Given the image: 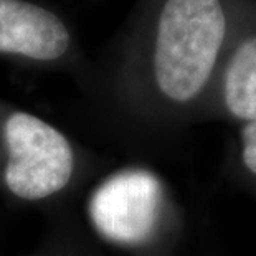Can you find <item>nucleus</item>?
<instances>
[{"mask_svg": "<svg viewBox=\"0 0 256 256\" xmlns=\"http://www.w3.org/2000/svg\"><path fill=\"white\" fill-rule=\"evenodd\" d=\"M243 162L250 170L256 174V119L250 121L242 132Z\"/></svg>", "mask_w": 256, "mask_h": 256, "instance_id": "423d86ee", "label": "nucleus"}, {"mask_svg": "<svg viewBox=\"0 0 256 256\" xmlns=\"http://www.w3.org/2000/svg\"><path fill=\"white\" fill-rule=\"evenodd\" d=\"M74 32L68 20L38 0H0V55L56 64L72 62Z\"/></svg>", "mask_w": 256, "mask_h": 256, "instance_id": "20e7f679", "label": "nucleus"}, {"mask_svg": "<svg viewBox=\"0 0 256 256\" xmlns=\"http://www.w3.org/2000/svg\"><path fill=\"white\" fill-rule=\"evenodd\" d=\"M240 0H138L130 38L157 98L174 106L210 84L235 25Z\"/></svg>", "mask_w": 256, "mask_h": 256, "instance_id": "f257e3e1", "label": "nucleus"}, {"mask_svg": "<svg viewBox=\"0 0 256 256\" xmlns=\"http://www.w3.org/2000/svg\"><path fill=\"white\" fill-rule=\"evenodd\" d=\"M8 162L4 178L15 197L42 200L68 185L74 154L66 136L35 114L12 110L2 122Z\"/></svg>", "mask_w": 256, "mask_h": 256, "instance_id": "f03ea898", "label": "nucleus"}, {"mask_svg": "<svg viewBox=\"0 0 256 256\" xmlns=\"http://www.w3.org/2000/svg\"><path fill=\"white\" fill-rule=\"evenodd\" d=\"M160 184L147 170L111 177L91 200V220L101 235L122 244H138L154 232L160 212Z\"/></svg>", "mask_w": 256, "mask_h": 256, "instance_id": "7ed1b4c3", "label": "nucleus"}, {"mask_svg": "<svg viewBox=\"0 0 256 256\" xmlns=\"http://www.w3.org/2000/svg\"><path fill=\"white\" fill-rule=\"evenodd\" d=\"M222 100L226 111L243 121L256 119V25L236 40L222 72Z\"/></svg>", "mask_w": 256, "mask_h": 256, "instance_id": "39448f33", "label": "nucleus"}]
</instances>
